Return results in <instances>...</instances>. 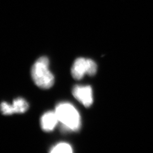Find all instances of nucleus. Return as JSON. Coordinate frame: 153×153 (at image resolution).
Masks as SVG:
<instances>
[{
    "instance_id": "obj_1",
    "label": "nucleus",
    "mask_w": 153,
    "mask_h": 153,
    "mask_svg": "<svg viewBox=\"0 0 153 153\" xmlns=\"http://www.w3.org/2000/svg\"><path fill=\"white\" fill-rule=\"evenodd\" d=\"M48 66V59L43 56L36 60L31 69V76L33 82L38 87L43 89L51 88L55 82L54 76L49 71Z\"/></svg>"
},
{
    "instance_id": "obj_2",
    "label": "nucleus",
    "mask_w": 153,
    "mask_h": 153,
    "mask_svg": "<svg viewBox=\"0 0 153 153\" xmlns=\"http://www.w3.org/2000/svg\"><path fill=\"white\" fill-rule=\"evenodd\" d=\"M55 113L58 120L66 129L73 131L79 130L81 117L76 108L69 103H61L56 107Z\"/></svg>"
},
{
    "instance_id": "obj_3",
    "label": "nucleus",
    "mask_w": 153,
    "mask_h": 153,
    "mask_svg": "<svg viewBox=\"0 0 153 153\" xmlns=\"http://www.w3.org/2000/svg\"><path fill=\"white\" fill-rule=\"evenodd\" d=\"M97 71V64L91 59L78 58L71 68L72 76L76 80L81 79L85 74L90 76H94Z\"/></svg>"
},
{
    "instance_id": "obj_4",
    "label": "nucleus",
    "mask_w": 153,
    "mask_h": 153,
    "mask_svg": "<svg viewBox=\"0 0 153 153\" xmlns=\"http://www.w3.org/2000/svg\"><path fill=\"white\" fill-rule=\"evenodd\" d=\"M73 95L85 107H88L93 103V92L90 86H75L72 91Z\"/></svg>"
},
{
    "instance_id": "obj_5",
    "label": "nucleus",
    "mask_w": 153,
    "mask_h": 153,
    "mask_svg": "<svg viewBox=\"0 0 153 153\" xmlns=\"http://www.w3.org/2000/svg\"><path fill=\"white\" fill-rule=\"evenodd\" d=\"M58 121L55 112H47L41 117L40 124L42 129L45 131H52L55 128Z\"/></svg>"
},
{
    "instance_id": "obj_6",
    "label": "nucleus",
    "mask_w": 153,
    "mask_h": 153,
    "mask_svg": "<svg viewBox=\"0 0 153 153\" xmlns=\"http://www.w3.org/2000/svg\"><path fill=\"white\" fill-rule=\"evenodd\" d=\"M13 108L14 113H24L28 108V104L27 102L21 98L16 99L13 101Z\"/></svg>"
},
{
    "instance_id": "obj_7",
    "label": "nucleus",
    "mask_w": 153,
    "mask_h": 153,
    "mask_svg": "<svg viewBox=\"0 0 153 153\" xmlns=\"http://www.w3.org/2000/svg\"><path fill=\"white\" fill-rule=\"evenodd\" d=\"M72 152L73 150L71 145L65 142L57 144L51 151V153H71Z\"/></svg>"
},
{
    "instance_id": "obj_8",
    "label": "nucleus",
    "mask_w": 153,
    "mask_h": 153,
    "mask_svg": "<svg viewBox=\"0 0 153 153\" xmlns=\"http://www.w3.org/2000/svg\"><path fill=\"white\" fill-rule=\"evenodd\" d=\"M1 110L4 115H11L14 113L12 105H10L5 102H2L1 104Z\"/></svg>"
}]
</instances>
